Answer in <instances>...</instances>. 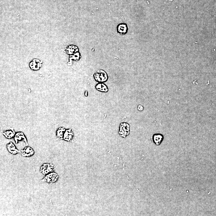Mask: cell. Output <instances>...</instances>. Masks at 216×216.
Returning a JSON list of instances; mask_svg holds the SVG:
<instances>
[{
	"label": "cell",
	"mask_w": 216,
	"mask_h": 216,
	"mask_svg": "<svg viewBox=\"0 0 216 216\" xmlns=\"http://www.w3.org/2000/svg\"><path fill=\"white\" fill-rule=\"evenodd\" d=\"M163 139V136L160 134H155L152 136V140L154 143L157 145H159L161 144Z\"/></svg>",
	"instance_id": "cell-10"
},
{
	"label": "cell",
	"mask_w": 216,
	"mask_h": 216,
	"mask_svg": "<svg viewBox=\"0 0 216 216\" xmlns=\"http://www.w3.org/2000/svg\"><path fill=\"white\" fill-rule=\"evenodd\" d=\"M66 130L64 127H60L58 128L57 131V137L60 139H63V136Z\"/></svg>",
	"instance_id": "cell-14"
},
{
	"label": "cell",
	"mask_w": 216,
	"mask_h": 216,
	"mask_svg": "<svg viewBox=\"0 0 216 216\" xmlns=\"http://www.w3.org/2000/svg\"><path fill=\"white\" fill-rule=\"evenodd\" d=\"M130 131V126L128 123L122 122L119 126L118 133L121 137L126 138L129 135Z\"/></svg>",
	"instance_id": "cell-1"
},
{
	"label": "cell",
	"mask_w": 216,
	"mask_h": 216,
	"mask_svg": "<svg viewBox=\"0 0 216 216\" xmlns=\"http://www.w3.org/2000/svg\"><path fill=\"white\" fill-rule=\"evenodd\" d=\"M22 155L24 157H29L33 155L35 152L33 148L31 147L27 146L25 147L22 150Z\"/></svg>",
	"instance_id": "cell-6"
},
{
	"label": "cell",
	"mask_w": 216,
	"mask_h": 216,
	"mask_svg": "<svg viewBox=\"0 0 216 216\" xmlns=\"http://www.w3.org/2000/svg\"><path fill=\"white\" fill-rule=\"evenodd\" d=\"M42 66V61L39 59H34L30 63L29 67L32 70L38 71Z\"/></svg>",
	"instance_id": "cell-5"
},
{
	"label": "cell",
	"mask_w": 216,
	"mask_h": 216,
	"mask_svg": "<svg viewBox=\"0 0 216 216\" xmlns=\"http://www.w3.org/2000/svg\"><path fill=\"white\" fill-rule=\"evenodd\" d=\"M117 32L121 35H124L128 31V27L126 24H120L117 27Z\"/></svg>",
	"instance_id": "cell-11"
},
{
	"label": "cell",
	"mask_w": 216,
	"mask_h": 216,
	"mask_svg": "<svg viewBox=\"0 0 216 216\" xmlns=\"http://www.w3.org/2000/svg\"><path fill=\"white\" fill-rule=\"evenodd\" d=\"M22 139L25 142L26 144L28 145L27 141V138L24 135V134L21 132H17L14 137V140L15 142L16 143H17L18 141L21 140Z\"/></svg>",
	"instance_id": "cell-7"
},
{
	"label": "cell",
	"mask_w": 216,
	"mask_h": 216,
	"mask_svg": "<svg viewBox=\"0 0 216 216\" xmlns=\"http://www.w3.org/2000/svg\"><path fill=\"white\" fill-rule=\"evenodd\" d=\"M138 109L140 111H142L143 110V107L141 105H139L138 106Z\"/></svg>",
	"instance_id": "cell-15"
},
{
	"label": "cell",
	"mask_w": 216,
	"mask_h": 216,
	"mask_svg": "<svg viewBox=\"0 0 216 216\" xmlns=\"http://www.w3.org/2000/svg\"><path fill=\"white\" fill-rule=\"evenodd\" d=\"M74 134L72 130L71 129H68L66 130L65 133H64V136H63V139L67 141H71L73 139Z\"/></svg>",
	"instance_id": "cell-9"
},
{
	"label": "cell",
	"mask_w": 216,
	"mask_h": 216,
	"mask_svg": "<svg viewBox=\"0 0 216 216\" xmlns=\"http://www.w3.org/2000/svg\"><path fill=\"white\" fill-rule=\"evenodd\" d=\"M85 96H87V95H88V94H87V91H86L85 92Z\"/></svg>",
	"instance_id": "cell-16"
},
{
	"label": "cell",
	"mask_w": 216,
	"mask_h": 216,
	"mask_svg": "<svg viewBox=\"0 0 216 216\" xmlns=\"http://www.w3.org/2000/svg\"><path fill=\"white\" fill-rule=\"evenodd\" d=\"M2 134L5 136V137L8 138V139H11L15 135V132L13 129L3 131L2 132Z\"/></svg>",
	"instance_id": "cell-12"
},
{
	"label": "cell",
	"mask_w": 216,
	"mask_h": 216,
	"mask_svg": "<svg viewBox=\"0 0 216 216\" xmlns=\"http://www.w3.org/2000/svg\"><path fill=\"white\" fill-rule=\"evenodd\" d=\"M59 177L57 173L51 172L46 175V177L43 179L42 181L51 183L57 181Z\"/></svg>",
	"instance_id": "cell-3"
},
{
	"label": "cell",
	"mask_w": 216,
	"mask_h": 216,
	"mask_svg": "<svg viewBox=\"0 0 216 216\" xmlns=\"http://www.w3.org/2000/svg\"><path fill=\"white\" fill-rule=\"evenodd\" d=\"M7 149L10 153L13 154H16L19 153L20 151L16 148L15 146L12 142H10L7 145Z\"/></svg>",
	"instance_id": "cell-8"
},
{
	"label": "cell",
	"mask_w": 216,
	"mask_h": 216,
	"mask_svg": "<svg viewBox=\"0 0 216 216\" xmlns=\"http://www.w3.org/2000/svg\"><path fill=\"white\" fill-rule=\"evenodd\" d=\"M54 171V167L52 164L45 163L41 167L40 172L44 175H47Z\"/></svg>",
	"instance_id": "cell-4"
},
{
	"label": "cell",
	"mask_w": 216,
	"mask_h": 216,
	"mask_svg": "<svg viewBox=\"0 0 216 216\" xmlns=\"http://www.w3.org/2000/svg\"><path fill=\"white\" fill-rule=\"evenodd\" d=\"M96 90L102 92H107L108 91V88L106 85L103 83H98L95 86Z\"/></svg>",
	"instance_id": "cell-13"
},
{
	"label": "cell",
	"mask_w": 216,
	"mask_h": 216,
	"mask_svg": "<svg viewBox=\"0 0 216 216\" xmlns=\"http://www.w3.org/2000/svg\"><path fill=\"white\" fill-rule=\"evenodd\" d=\"M94 78L97 82L103 83L107 81L108 77V75L105 71L100 70L94 73Z\"/></svg>",
	"instance_id": "cell-2"
}]
</instances>
